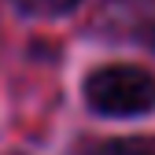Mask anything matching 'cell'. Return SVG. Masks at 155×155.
Listing matches in <instances>:
<instances>
[{"mask_svg":"<svg viewBox=\"0 0 155 155\" xmlns=\"http://www.w3.org/2000/svg\"><path fill=\"white\" fill-rule=\"evenodd\" d=\"M148 41H151V48H155V26H151V30H148Z\"/></svg>","mask_w":155,"mask_h":155,"instance_id":"4","label":"cell"},{"mask_svg":"<svg viewBox=\"0 0 155 155\" xmlns=\"http://www.w3.org/2000/svg\"><path fill=\"white\" fill-rule=\"evenodd\" d=\"M89 104L100 114H144L155 107V78L137 67H104L85 85Z\"/></svg>","mask_w":155,"mask_h":155,"instance_id":"1","label":"cell"},{"mask_svg":"<svg viewBox=\"0 0 155 155\" xmlns=\"http://www.w3.org/2000/svg\"><path fill=\"white\" fill-rule=\"evenodd\" d=\"M15 4L33 11V15H63V11H70L78 4V0H15Z\"/></svg>","mask_w":155,"mask_h":155,"instance_id":"3","label":"cell"},{"mask_svg":"<svg viewBox=\"0 0 155 155\" xmlns=\"http://www.w3.org/2000/svg\"><path fill=\"white\" fill-rule=\"evenodd\" d=\"M92 155H155V148L148 140H111V144H100Z\"/></svg>","mask_w":155,"mask_h":155,"instance_id":"2","label":"cell"}]
</instances>
